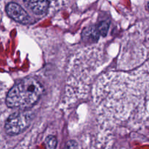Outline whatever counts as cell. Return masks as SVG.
I'll return each mask as SVG.
<instances>
[{
	"label": "cell",
	"mask_w": 149,
	"mask_h": 149,
	"mask_svg": "<svg viewBox=\"0 0 149 149\" xmlns=\"http://www.w3.org/2000/svg\"><path fill=\"white\" fill-rule=\"evenodd\" d=\"M43 92V87L37 80L27 77L10 89L6 97V103L10 108L28 109L39 100Z\"/></svg>",
	"instance_id": "obj_1"
},
{
	"label": "cell",
	"mask_w": 149,
	"mask_h": 149,
	"mask_svg": "<svg viewBox=\"0 0 149 149\" xmlns=\"http://www.w3.org/2000/svg\"><path fill=\"white\" fill-rule=\"evenodd\" d=\"M32 119L31 112L20 111L10 115L5 122V131L8 135H15L21 133L29 127Z\"/></svg>",
	"instance_id": "obj_2"
},
{
	"label": "cell",
	"mask_w": 149,
	"mask_h": 149,
	"mask_svg": "<svg viewBox=\"0 0 149 149\" xmlns=\"http://www.w3.org/2000/svg\"><path fill=\"white\" fill-rule=\"evenodd\" d=\"M7 14L15 21L23 24L30 23L31 17L26 10L17 3L10 2L6 7Z\"/></svg>",
	"instance_id": "obj_3"
},
{
	"label": "cell",
	"mask_w": 149,
	"mask_h": 149,
	"mask_svg": "<svg viewBox=\"0 0 149 149\" xmlns=\"http://www.w3.org/2000/svg\"><path fill=\"white\" fill-rule=\"evenodd\" d=\"M27 8L37 15L46 13L49 7L48 0H23Z\"/></svg>",
	"instance_id": "obj_4"
},
{
	"label": "cell",
	"mask_w": 149,
	"mask_h": 149,
	"mask_svg": "<svg viewBox=\"0 0 149 149\" xmlns=\"http://www.w3.org/2000/svg\"><path fill=\"white\" fill-rule=\"evenodd\" d=\"M100 34L97 29V26H93L87 28L83 31L82 37L84 39L91 41H97L99 39Z\"/></svg>",
	"instance_id": "obj_5"
},
{
	"label": "cell",
	"mask_w": 149,
	"mask_h": 149,
	"mask_svg": "<svg viewBox=\"0 0 149 149\" xmlns=\"http://www.w3.org/2000/svg\"><path fill=\"white\" fill-rule=\"evenodd\" d=\"M109 25H110V23H109V21H108V20L101 21L97 25V29H98L100 36H106V34L108 33V31H109Z\"/></svg>",
	"instance_id": "obj_6"
},
{
	"label": "cell",
	"mask_w": 149,
	"mask_h": 149,
	"mask_svg": "<svg viewBox=\"0 0 149 149\" xmlns=\"http://www.w3.org/2000/svg\"><path fill=\"white\" fill-rule=\"evenodd\" d=\"M45 143H46L47 149H55L57 144L56 138L52 135H49L48 137H47Z\"/></svg>",
	"instance_id": "obj_7"
},
{
	"label": "cell",
	"mask_w": 149,
	"mask_h": 149,
	"mask_svg": "<svg viewBox=\"0 0 149 149\" xmlns=\"http://www.w3.org/2000/svg\"><path fill=\"white\" fill-rule=\"evenodd\" d=\"M78 148V145L77 143L74 141H70L65 145L64 149H77Z\"/></svg>",
	"instance_id": "obj_8"
},
{
	"label": "cell",
	"mask_w": 149,
	"mask_h": 149,
	"mask_svg": "<svg viewBox=\"0 0 149 149\" xmlns=\"http://www.w3.org/2000/svg\"><path fill=\"white\" fill-rule=\"evenodd\" d=\"M147 7H148V10H149V2L148 3V4H147Z\"/></svg>",
	"instance_id": "obj_9"
}]
</instances>
